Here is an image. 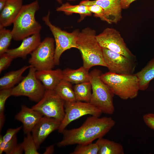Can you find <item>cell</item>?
Wrapping results in <instances>:
<instances>
[{"mask_svg":"<svg viewBox=\"0 0 154 154\" xmlns=\"http://www.w3.org/2000/svg\"><path fill=\"white\" fill-rule=\"evenodd\" d=\"M11 88L0 90V118L3 119L5 117L4 115L5 105L7 99L11 96Z\"/></svg>","mask_w":154,"mask_h":154,"instance_id":"obj_30","label":"cell"},{"mask_svg":"<svg viewBox=\"0 0 154 154\" xmlns=\"http://www.w3.org/2000/svg\"><path fill=\"white\" fill-rule=\"evenodd\" d=\"M43 116L32 108L22 105L19 112L15 116V119L23 124L25 134L31 133L33 129L38 122Z\"/></svg>","mask_w":154,"mask_h":154,"instance_id":"obj_16","label":"cell"},{"mask_svg":"<svg viewBox=\"0 0 154 154\" xmlns=\"http://www.w3.org/2000/svg\"><path fill=\"white\" fill-rule=\"evenodd\" d=\"M41 42L40 33H37L25 38L19 47L8 49L6 53L14 59L17 58L25 59L36 49Z\"/></svg>","mask_w":154,"mask_h":154,"instance_id":"obj_15","label":"cell"},{"mask_svg":"<svg viewBox=\"0 0 154 154\" xmlns=\"http://www.w3.org/2000/svg\"><path fill=\"white\" fill-rule=\"evenodd\" d=\"M59 4H61L62 3L63 0H55Z\"/></svg>","mask_w":154,"mask_h":154,"instance_id":"obj_39","label":"cell"},{"mask_svg":"<svg viewBox=\"0 0 154 154\" xmlns=\"http://www.w3.org/2000/svg\"><path fill=\"white\" fill-rule=\"evenodd\" d=\"M96 36L95 30L86 27L80 31L77 41V49L81 53L83 66L88 70L96 66L106 67L102 48L97 41Z\"/></svg>","mask_w":154,"mask_h":154,"instance_id":"obj_2","label":"cell"},{"mask_svg":"<svg viewBox=\"0 0 154 154\" xmlns=\"http://www.w3.org/2000/svg\"><path fill=\"white\" fill-rule=\"evenodd\" d=\"M115 122L111 117H88L81 126L71 129H65L62 133V139L57 143L61 147L74 144H86L103 137L114 126Z\"/></svg>","mask_w":154,"mask_h":154,"instance_id":"obj_1","label":"cell"},{"mask_svg":"<svg viewBox=\"0 0 154 154\" xmlns=\"http://www.w3.org/2000/svg\"><path fill=\"white\" fill-rule=\"evenodd\" d=\"M24 151L21 143H17L13 148L10 154H21Z\"/></svg>","mask_w":154,"mask_h":154,"instance_id":"obj_35","label":"cell"},{"mask_svg":"<svg viewBox=\"0 0 154 154\" xmlns=\"http://www.w3.org/2000/svg\"><path fill=\"white\" fill-rule=\"evenodd\" d=\"M136 0H121V5L122 9H128L131 4Z\"/></svg>","mask_w":154,"mask_h":154,"instance_id":"obj_36","label":"cell"},{"mask_svg":"<svg viewBox=\"0 0 154 154\" xmlns=\"http://www.w3.org/2000/svg\"><path fill=\"white\" fill-rule=\"evenodd\" d=\"M88 71L83 66L77 69L67 68L62 70L63 79L75 84L89 81Z\"/></svg>","mask_w":154,"mask_h":154,"instance_id":"obj_20","label":"cell"},{"mask_svg":"<svg viewBox=\"0 0 154 154\" xmlns=\"http://www.w3.org/2000/svg\"><path fill=\"white\" fill-rule=\"evenodd\" d=\"M101 71L94 69L90 73L92 94L90 102L102 113L112 115L114 112L113 102L114 94L101 78Z\"/></svg>","mask_w":154,"mask_h":154,"instance_id":"obj_5","label":"cell"},{"mask_svg":"<svg viewBox=\"0 0 154 154\" xmlns=\"http://www.w3.org/2000/svg\"><path fill=\"white\" fill-rule=\"evenodd\" d=\"M60 123V122L54 118L43 116L31 132L38 149L51 133L58 130Z\"/></svg>","mask_w":154,"mask_h":154,"instance_id":"obj_14","label":"cell"},{"mask_svg":"<svg viewBox=\"0 0 154 154\" xmlns=\"http://www.w3.org/2000/svg\"><path fill=\"white\" fill-rule=\"evenodd\" d=\"M135 74L138 79L139 90H147L150 82L154 78V57Z\"/></svg>","mask_w":154,"mask_h":154,"instance_id":"obj_21","label":"cell"},{"mask_svg":"<svg viewBox=\"0 0 154 154\" xmlns=\"http://www.w3.org/2000/svg\"><path fill=\"white\" fill-rule=\"evenodd\" d=\"M56 11L62 12L67 15H70L73 13L79 14L81 20L82 19L87 16H90L92 13L88 9V6L79 4L77 5H72L68 2L62 3L56 8Z\"/></svg>","mask_w":154,"mask_h":154,"instance_id":"obj_23","label":"cell"},{"mask_svg":"<svg viewBox=\"0 0 154 154\" xmlns=\"http://www.w3.org/2000/svg\"><path fill=\"white\" fill-rule=\"evenodd\" d=\"M54 90L65 102H71L76 101L74 91L71 83L63 79Z\"/></svg>","mask_w":154,"mask_h":154,"instance_id":"obj_24","label":"cell"},{"mask_svg":"<svg viewBox=\"0 0 154 154\" xmlns=\"http://www.w3.org/2000/svg\"><path fill=\"white\" fill-rule=\"evenodd\" d=\"M99 147L97 144L92 143L86 144H78L71 154H98Z\"/></svg>","mask_w":154,"mask_h":154,"instance_id":"obj_27","label":"cell"},{"mask_svg":"<svg viewBox=\"0 0 154 154\" xmlns=\"http://www.w3.org/2000/svg\"><path fill=\"white\" fill-rule=\"evenodd\" d=\"M12 38L11 31L0 28V55L7 52Z\"/></svg>","mask_w":154,"mask_h":154,"instance_id":"obj_26","label":"cell"},{"mask_svg":"<svg viewBox=\"0 0 154 154\" xmlns=\"http://www.w3.org/2000/svg\"><path fill=\"white\" fill-rule=\"evenodd\" d=\"M3 136L0 135V154L4 152L6 154H10L14 147L17 143V139L16 135L11 140L5 143L3 140Z\"/></svg>","mask_w":154,"mask_h":154,"instance_id":"obj_29","label":"cell"},{"mask_svg":"<svg viewBox=\"0 0 154 154\" xmlns=\"http://www.w3.org/2000/svg\"><path fill=\"white\" fill-rule=\"evenodd\" d=\"M66 0L68 1H75V0Z\"/></svg>","mask_w":154,"mask_h":154,"instance_id":"obj_40","label":"cell"},{"mask_svg":"<svg viewBox=\"0 0 154 154\" xmlns=\"http://www.w3.org/2000/svg\"><path fill=\"white\" fill-rule=\"evenodd\" d=\"M102 48L104 59L109 72L119 74H133L136 66L135 60Z\"/></svg>","mask_w":154,"mask_h":154,"instance_id":"obj_12","label":"cell"},{"mask_svg":"<svg viewBox=\"0 0 154 154\" xmlns=\"http://www.w3.org/2000/svg\"><path fill=\"white\" fill-rule=\"evenodd\" d=\"M87 6L89 11L92 13L94 14L95 17H98L102 20L107 23L108 21L104 10L101 7L96 4H93Z\"/></svg>","mask_w":154,"mask_h":154,"instance_id":"obj_31","label":"cell"},{"mask_svg":"<svg viewBox=\"0 0 154 154\" xmlns=\"http://www.w3.org/2000/svg\"><path fill=\"white\" fill-rule=\"evenodd\" d=\"M7 0H0V11H1L5 7Z\"/></svg>","mask_w":154,"mask_h":154,"instance_id":"obj_38","label":"cell"},{"mask_svg":"<svg viewBox=\"0 0 154 154\" xmlns=\"http://www.w3.org/2000/svg\"><path fill=\"white\" fill-rule=\"evenodd\" d=\"M98 146V154H124L122 145L120 143L101 137L96 142Z\"/></svg>","mask_w":154,"mask_h":154,"instance_id":"obj_22","label":"cell"},{"mask_svg":"<svg viewBox=\"0 0 154 154\" xmlns=\"http://www.w3.org/2000/svg\"><path fill=\"white\" fill-rule=\"evenodd\" d=\"M50 12L43 17L42 20L49 28L54 37L55 43L54 61L55 65L59 64L60 59L62 54L66 50L72 48H77V41L80 32L76 29L69 33L62 30L53 25L50 20Z\"/></svg>","mask_w":154,"mask_h":154,"instance_id":"obj_6","label":"cell"},{"mask_svg":"<svg viewBox=\"0 0 154 154\" xmlns=\"http://www.w3.org/2000/svg\"><path fill=\"white\" fill-rule=\"evenodd\" d=\"M23 5V0H7L5 7L0 11V28L13 24Z\"/></svg>","mask_w":154,"mask_h":154,"instance_id":"obj_17","label":"cell"},{"mask_svg":"<svg viewBox=\"0 0 154 154\" xmlns=\"http://www.w3.org/2000/svg\"><path fill=\"white\" fill-rule=\"evenodd\" d=\"M79 4L86 6L96 4L101 7L109 24H116L122 18L121 0H84Z\"/></svg>","mask_w":154,"mask_h":154,"instance_id":"obj_13","label":"cell"},{"mask_svg":"<svg viewBox=\"0 0 154 154\" xmlns=\"http://www.w3.org/2000/svg\"><path fill=\"white\" fill-rule=\"evenodd\" d=\"M65 101L54 90H46L42 98L32 108L43 116L61 122L65 115Z\"/></svg>","mask_w":154,"mask_h":154,"instance_id":"obj_9","label":"cell"},{"mask_svg":"<svg viewBox=\"0 0 154 154\" xmlns=\"http://www.w3.org/2000/svg\"><path fill=\"white\" fill-rule=\"evenodd\" d=\"M23 127L21 126L16 128H10L7 131L5 134L3 136V140L5 143H6L11 140L20 131Z\"/></svg>","mask_w":154,"mask_h":154,"instance_id":"obj_33","label":"cell"},{"mask_svg":"<svg viewBox=\"0 0 154 154\" xmlns=\"http://www.w3.org/2000/svg\"><path fill=\"white\" fill-rule=\"evenodd\" d=\"M101 78L113 94L122 99H133L138 95L139 88L135 74H119L109 71L102 74Z\"/></svg>","mask_w":154,"mask_h":154,"instance_id":"obj_4","label":"cell"},{"mask_svg":"<svg viewBox=\"0 0 154 154\" xmlns=\"http://www.w3.org/2000/svg\"><path fill=\"white\" fill-rule=\"evenodd\" d=\"M73 89L76 101L90 102L92 94L90 81L76 84Z\"/></svg>","mask_w":154,"mask_h":154,"instance_id":"obj_25","label":"cell"},{"mask_svg":"<svg viewBox=\"0 0 154 154\" xmlns=\"http://www.w3.org/2000/svg\"><path fill=\"white\" fill-rule=\"evenodd\" d=\"M96 38L102 48L135 60V56L127 46L120 33L115 29L105 28L102 33L96 35Z\"/></svg>","mask_w":154,"mask_h":154,"instance_id":"obj_11","label":"cell"},{"mask_svg":"<svg viewBox=\"0 0 154 154\" xmlns=\"http://www.w3.org/2000/svg\"><path fill=\"white\" fill-rule=\"evenodd\" d=\"M36 71L35 68L31 66L27 76L12 88L11 96H25L33 101L39 102L43 97L46 90L36 77Z\"/></svg>","mask_w":154,"mask_h":154,"instance_id":"obj_8","label":"cell"},{"mask_svg":"<svg viewBox=\"0 0 154 154\" xmlns=\"http://www.w3.org/2000/svg\"><path fill=\"white\" fill-rule=\"evenodd\" d=\"M54 38L46 37L31 54L28 62L37 71L52 69L55 65Z\"/></svg>","mask_w":154,"mask_h":154,"instance_id":"obj_7","label":"cell"},{"mask_svg":"<svg viewBox=\"0 0 154 154\" xmlns=\"http://www.w3.org/2000/svg\"><path fill=\"white\" fill-rule=\"evenodd\" d=\"M65 115L58 129L62 133L67 126L71 122L84 115H90L99 117L102 111L90 102L75 101L65 102Z\"/></svg>","mask_w":154,"mask_h":154,"instance_id":"obj_10","label":"cell"},{"mask_svg":"<svg viewBox=\"0 0 154 154\" xmlns=\"http://www.w3.org/2000/svg\"><path fill=\"white\" fill-rule=\"evenodd\" d=\"M31 66L25 65L18 70L12 71L5 74L0 78V90L14 87L24 78L22 76L23 74Z\"/></svg>","mask_w":154,"mask_h":154,"instance_id":"obj_19","label":"cell"},{"mask_svg":"<svg viewBox=\"0 0 154 154\" xmlns=\"http://www.w3.org/2000/svg\"><path fill=\"white\" fill-rule=\"evenodd\" d=\"M25 154H39L38 149L31 133L26 134L21 143Z\"/></svg>","mask_w":154,"mask_h":154,"instance_id":"obj_28","label":"cell"},{"mask_svg":"<svg viewBox=\"0 0 154 154\" xmlns=\"http://www.w3.org/2000/svg\"><path fill=\"white\" fill-rule=\"evenodd\" d=\"M14 58L7 53L0 55V73L7 68Z\"/></svg>","mask_w":154,"mask_h":154,"instance_id":"obj_32","label":"cell"},{"mask_svg":"<svg viewBox=\"0 0 154 154\" xmlns=\"http://www.w3.org/2000/svg\"><path fill=\"white\" fill-rule=\"evenodd\" d=\"M39 8L37 0L23 5L13 22L11 30L14 40H23L31 35L40 33L42 26L35 18V13Z\"/></svg>","mask_w":154,"mask_h":154,"instance_id":"obj_3","label":"cell"},{"mask_svg":"<svg viewBox=\"0 0 154 154\" xmlns=\"http://www.w3.org/2000/svg\"><path fill=\"white\" fill-rule=\"evenodd\" d=\"M54 145H51L46 148L45 151L43 154H52L54 153Z\"/></svg>","mask_w":154,"mask_h":154,"instance_id":"obj_37","label":"cell"},{"mask_svg":"<svg viewBox=\"0 0 154 154\" xmlns=\"http://www.w3.org/2000/svg\"><path fill=\"white\" fill-rule=\"evenodd\" d=\"M35 75L46 90H54L63 79L62 70L60 69L36 70Z\"/></svg>","mask_w":154,"mask_h":154,"instance_id":"obj_18","label":"cell"},{"mask_svg":"<svg viewBox=\"0 0 154 154\" xmlns=\"http://www.w3.org/2000/svg\"><path fill=\"white\" fill-rule=\"evenodd\" d=\"M143 119L146 125L154 130V114H145L143 116Z\"/></svg>","mask_w":154,"mask_h":154,"instance_id":"obj_34","label":"cell"}]
</instances>
